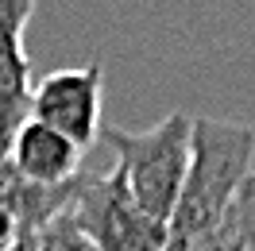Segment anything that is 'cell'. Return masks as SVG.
I'll return each mask as SVG.
<instances>
[{
    "label": "cell",
    "mask_w": 255,
    "mask_h": 251,
    "mask_svg": "<svg viewBox=\"0 0 255 251\" xmlns=\"http://www.w3.org/2000/svg\"><path fill=\"white\" fill-rule=\"evenodd\" d=\"M255 127L217 116H197L190 135V170L166 220V240H197L217 228L232 197L252 174Z\"/></svg>",
    "instance_id": "1"
},
{
    "label": "cell",
    "mask_w": 255,
    "mask_h": 251,
    "mask_svg": "<svg viewBox=\"0 0 255 251\" xmlns=\"http://www.w3.org/2000/svg\"><path fill=\"white\" fill-rule=\"evenodd\" d=\"M66 217L81 228L93 251H162L166 244V224L128 197L116 170H81Z\"/></svg>",
    "instance_id": "3"
},
{
    "label": "cell",
    "mask_w": 255,
    "mask_h": 251,
    "mask_svg": "<svg viewBox=\"0 0 255 251\" xmlns=\"http://www.w3.org/2000/svg\"><path fill=\"white\" fill-rule=\"evenodd\" d=\"M244 251H255V240H252V244H248V248H244Z\"/></svg>",
    "instance_id": "12"
},
{
    "label": "cell",
    "mask_w": 255,
    "mask_h": 251,
    "mask_svg": "<svg viewBox=\"0 0 255 251\" xmlns=\"http://www.w3.org/2000/svg\"><path fill=\"white\" fill-rule=\"evenodd\" d=\"M31 12H35V0H0V31L23 35Z\"/></svg>",
    "instance_id": "9"
},
{
    "label": "cell",
    "mask_w": 255,
    "mask_h": 251,
    "mask_svg": "<svg viewBox=\"0 0 255 251\" xmlns=\"http://www.w3.org/2000/svg\"><path fill=\"white\" fill-rule=\"evenodd\" d=\"M190 135L193 116L190 112H166L155 127L124 131V127H101V139L112 147L116 166L124 178L128 197L155 220H170L190 170Z\"/></svg>",
    "instance_id": "2"
},
{
    "label": "cell",
    "mask_w": 255,
    "mask_h": 251,
    "mask_svg": "<svg viewBox=\"0 0 255 251\" xmlns=\"http://www.w3.org/2000/svg\"><path fill=\"white\" fill-rule=\"evenodd\" d=\"M252 240H255V170L240 186V193L232 197L217 228H209L197 240H166L162 251H244Z\"/></svg>",
    "instance_id": "7"
},
{
    "label": "cell",
    "mask_w": 255,
    "mask_h": 251,
    "mask_svg": "<svg viewBox=\"0 0 255 251\" xmlns=\"http://www.w3.org/2000/svg\"><path fill=\"white\" fill-rule=\"evenodd\" d=\"M31 58L23 50V35L0 31V139H12L31 105Z\"/></svg>",
    "instance_id": "6"
},
{
    "label": "cell",
    "mask_w": 255,
    "mask_h": 251,
    "mask_svg": "<svg viewBox=\"0 0 255 251\" xmlns=\"http://www.w3.org/2000/svg\"><path fill=\"white\" fill-rule=\"evenodd\" d=\"M12 251H93V244H89V240L81 236V228L62 213V217H54L50 224L19 236V244Z\"/></svg>",
    "instance_id": "8"
},
{
    "label": "cell",
    "mask_w": 255,
    "mask_h": 251,
    "mask_svg": "<svg viewBox=\"0 0 255 251\" xmlns=\"http://www.w3.org/2000/svg\"><path fill=\"white\" fill-rule=\"evenodd\" d=\"M8 158V139H0V162Z\"/></svg>",
    "instance_id": "11"
},
{
    "label": "cell",
    "mask_w": 255,
    "mask_h": 251,
    "mask_svg": "<svg viewBox=\"0 0 255 251\" xmlns=\"http://www.w3.org/2000/svg\"><path fill=\"white\" fill-rule=\"evenodd\" d=\"M8 166L35 186H66L81 174V147L27 116L8 139Z\"/></svg>",
    "instance_id": "5"
},
{
    "label": "cell",
    "mask_w": 255,
    "mask_h": 251,
    "mask_svg": "<svg viewBox=\"0 0 255 251\" xmlns=\"http://www.w3.org/2000/svg\"><path fill=\"white\" fill-rule=\"evenodd\" d=\"M101 89H105V74L97 62L54 70L31 85L27 116L62 131L74 147L89 151L101 139Z\"/></svg>",
    "instance_id": "4"
},
{
    "label": "cell",
    "mask_w": 255,
    "mask_h": 251,
    "mask_svg": "<svg viewBox=\"0 0 255 251\" xmlns=\"http://www.w3.org/2000/svg\"><path fill=\"white\" fill-rule=\"evenodd\" d=\"M19 244V224H16V217L0 205V251H12Z\"/></svg>",
    "instance_id": "10"
}]
</instances>
